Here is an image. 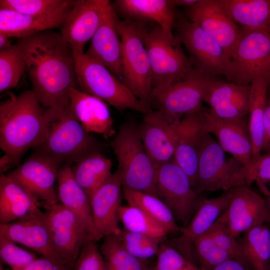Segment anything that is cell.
Wrapping results in <instances>:
<instances>
[{
  "label": "cell",
  "instance_id": "50",
  "mask_svg": "<svg viewBox=\"0 0 270 270\" xmlns=\"http://www.w3.org/2000/svg\"><path fill=\"white\" fill-rule=\"evenodd\" d=\"M198 0H168L171 7L176 6H184L187 8L194 6Z\"/></svg>",
  "mask_w": 270,
  "mask_h": 270
},
{
  "label": "cell",
  "instance_id": "48",
  "mask_svg": "<svg viewBox=\"0 0 270 270\" xmlns=\"http://www.w3.org/2000/svg\"><path fill=\"white\" fill-rule=\"evenodd\" d=\"M262 151L265 153L270 152V86L268 88V104L264 120Z\"/></svg>",
  "mask_w": 270,
  "mask_h": 270
},
{
  "label": "cell",
  "instance_id": "34",
  "mask_svg": "<svg viewBox=\"0 0 270 270\" xmlns=\"http://www.w3.org/2000/svg\"><path fill=\"white\" fill-rule=\"evenodd\" d=\"M238 242L252 270H270V229L268 224L254 226L244 233Z\"/></svg>",
  "mask_w": 270,
  "mask_h": 270
},
{
  "label": "cell",
  "instance_id": "27",
  "mask_svg": "<svg viewBox=\"0 0 270 270\" xmlns=\"http://www.w3.org/2000/svg\"><path fill=\"white\" fill-rule=\"evenodd\" d=\"M73 6L40 16L0 9V34L10 38H20L55 28H62Z\"/></svg>",
  "mask_w": 270,
  "mask_h": 270
},
{
  "label": "cell",
  "instance_id": "33",
  "mask_svg": "<svg viewBox=\"0 0 270 270\" xmlns=\"http://www.w3.org/2000/svg\"><path fill=\"white\" fill-rule=\"evenodd\" d=\"M230 16L242 28L270 32V0H220Z\"/></svg>",
  "mask_w": 270,
  "mask_h": 270
},
{
  "label": "cell",
  "instance_id": "22",
  "mask_svg": "<svg viewBox=\"0 0 270 270\" xmlns=\"http://www.w3.org/2000/svg\"><path fill=\"white\" fill-rule=\"evenodd\" d=\"M230 190L220 196L204 199L188 226L180 235L170 241L169 245L180 252L188 260L198 265L194 242L206 233L226 209L230 200Z\"/></svg>",
  "mask_w": 270,
  "mask_h": 270
},
{
  "label": "cell",
  "instance_id": "42",
  "mask_svg": "<svg viewBox=\"0 0 270 270\" xmlns=\"http://www.w3.org/2000/svg\"><path fill=\"white\" fill-rule=\"evenodd\" d=\"M238 180L240 186H248L254 182H256L268 196L270 192L264 184H270V152L261 154L248 164L242 166L239 171Z\"/></svg>",
  "mask_w": 270,
  "mask_h": 270
},
{
  "label": "cell",
  "instance_id": "53",
  "mask_svg": "<svg viewBox=\"0 0 270 270\" xmlns=\"http://www.w3.org/2000/svg\"><path fill=\"white\" fill-rule=\"evenodd\" d=\"M264 200L268 206L269 213L270 214V194L266 196V198H265Z\"/></svg>",
  "mask_w": 270,
  "mask_h": 270
},
{
  "label": "cell",
  "instance_id": "2",
  "mask_svg": "<svg viewBox=\"0 0 270 270\" xmlns=\"http://www.w3.org/2000/svg\"><path fill=\"white\" fill-rule=\"evenodd\" d=\"M62 112L44 107L32 90L18 95L8 92L0 104V147L12 166L19 164L28 150L40 144Z\"/></svg>",
  "mask_w": 270,
  "mask_h": 270
},
{
  "label": "cell",
  "instance_id": "55",
  "mask_svg": "<svg viewBox=\"0 0 270 270\" xmlns=\"http://www.w3.org/2000/svg\"><path fill=\"white\" fill-rule=\"evenodd\" d=\"M0 270H5V268H4L2 264L0 263Z\"/></svg>",
  "mask_w": 270,
  "mask_h": 270
},
{
  "label": "cell",
  "instance_id": "43",
  "mask_svg": "<svg viewBox=\"0 0 270 270\" xmlns=\"http://www.w3.org/2000/svg\"><path fill=\"white\" fill-rule=\"evenodd\" d=\"M207 232L215 243L232 258L244 265L248 270L252 268L244 256L240 244L228 231L225 224L218 218Z\"/></svg>",
  "mask_w": 270,
  "mask_h": 270
},
{
  "label": "cell",
  "instance_id": "52",
  "mask_svg": "<svg viewBox=\"0 0 270 270\" xmlns=\"http://www.w3.org/2000/svg\"><path fill=\"white\" fill-rule=\"evenodd\" d=\"M12 46L10 38L4 34H0V51L9 49Z\"/></svg>",
  "mask_w": 270,
  "mask_h": 270
},
{
  "label": "cell",
  "instance_id": "38",
  "mask_svg": "<svg viewBox=\"0 0 270 270\" xmlns=\"http://www.w3.org/2000/svg\"><path fill=\"white\" fill-rule=\"evenodd\" d=\"M119 219L128 231L164 239L168 232L140 208L131 205L122 206Z\"/></svg>",
  "mask_w": 270,
  "mask_h": 270
},
{
  "label": "cell",
  "instance_id": "23",
  "mask_svg": "<svg viewBox=\"0 0 270 270\" xmlns=\"http://www.w3.org/2000/svg\"><path fill=\"white\" fill-rule=\"evenodd\" d=\"M250 85L225 82L214 78L208 84L203 100L212 115L222 120L244 118L248 114Z\"/></svg>",
  "mask_w": 270,
  "mask_h": 270
},
{
  "label": "cell",
  "instance_id": "1",
  "mask_svg": "<svg viewBox=\"0 0 270 270\" xmlns=\"http://www.w3.org/2000/svg\"><path fill=\"white\" fill-rule=\"evenodd\" d=\"M32 90L45 108L62 112L78 88L73 52L60 33L47 30L21 38Z\"/></svg>",
  "mask_w": 270,
  "mask_h": 270
},
{
  "label": "cell",
  "instance_id": "35",
  "mask_svg": "<svg viewBox=\"0 0 270 270\" xmlns=\"http://www.w3.org/2000/svg\"><path fill=\"white\" fill-rule=\"evenodd\" d=\"M124 198L129 205L136 206L160 224L168 232L181 233L179 226L168 207L160 198L148 193L123 188Z\"/></svg>",
  "mask_w": 270,
  "mask_h": 270
},
{
  "label": "cell",
  "instance_id": "13",
  "mask_svg": "<svg viewBox=\"0 0 270 270\" xmlns=\"http://www.w3.org/2000/svg\"><path fill=\"white\" fill-rule=\"evenodd\" d=\"M214 78L216 76L196 69L186 79L164 91L152 93L151 104H154L158 110L180 120L203 108L202 102L206 88Z\"/></svg>",
  "mask_w": 270,
  "mask_h": 270
},
{
  "label": "cell",
  "instance_id": "47",
  "mask_svg": "<svg viewBox=\"0 0 270 270\" xmlns=\"http://www.w3.org/2000/svg\"><path fill=\"white\" fill-rule=\"evenodd\" d=\"M5 270H9L6 269ZM22 270H72L57 258L42 256Z\"/></svg>",
  "mask_w": 270,
  "mask_h": 270
},
{
  "label": "cell",
  "instance_id": "11",
  "mask_svg": "<svg viewBox=\"0 0 270 270\" xmlns=\"http://www.w3.org/2000/svg\"><path fill=\"white\" fill-rule=\"evenodd\" d=\"M242 165L225 152L210 134L206 132L200 150L198 168L199 193L224 191L238 186V174Z\"/></svg>",
  "mask_w": 270,
  "mask_h": 270
},
{
  "label": "cell",
  "instance_id": "8",
  "mask_svg": "<svg viewBox=\"0 0 270 270\" xmlns=\"http://www.w3.org/2000/svg\"><path fill=\"white\" fill-rule=\"evenodd\" d=\"M224 76L244 86L259 78L270 81V32L242 28Z\"/></svg>",
  "mask_w": 270,
  "mask_h": 270
},
{
  "label": "cell",
  "instance_id": "29",
  "mask_svg": "<svg viewBox=\"0 0 270 270\" xmlns=\"http://www.w3.org/2000/svg\"><path fill=\"white\" fill-rule=\"evenodd\" d=\"M114 4L116 9L130 18L152 20L168 38H176L172 34L175 14L168 0H116Z\"/></svg>",
  "mask_w": 270,
  "mask_h": 270
},
{
  "label": "cell",
  "instance_id": "14",
  "mask_svg": "<svg viewBox=\"0 0 270 270\" xmlns=\"http://www.w3.org/2000/svg\"><path fill=\"white\" fill-rule=\"evenodd\" d=\"M228 205L218 219L235 238L259 225L270 222L264 198L246 186L230 188Z\"/></svg>",
  "mask_w": 270,
  "mask_h": 270
},
{
  "label": "cell",
  "instance_id": "49",
  "mask_svg": "<svg viewBox=\"0 0 270 270\" xmlns=\"http://www.w3.org/2000/svg\"><path fill=\"white\" fill-rule=\"evenodd\" d=\"M213 270H248L244 265L238 262L230 260H228L217 267Z\"/></svg>",
  "mask_w": 270,
  "mask_h": 270
},
{
  "label": "cell",
  "instance_id": "4",
  "mask_svg": "<svg viewBox=\"0 0 270 270\" xmlns=\"http://www.w3.org/2000/svg\"><path fill=\"white\" fill-rule=\"evenodd\" d=\"M103 144L83 128L74 115L69 104L50 124L43 142L35 152L50 158L60 165H70L95 152Z\"/></svg>",
  "mask_w": 270,
  "mask_h": 270
},
{
  "label": "cell",
  "instance_id": "40",
  "mask_svg": "<svg viewBox=\"0 0 270 270\" xmlns=\"http://www.w3.org/2000/svg\"><path fill=\"white\" fill-rule=\"evenodd\" d=\"M194 250L201 270H213L222 263L232 260L217 246L207 232L195 240Z\"/></svg>",
  "mask_w": 270,
  "mask_h": 270
},
{
  "label": "cell",
  "instance_id": "30",
  "mask_svg": "<svg viewBox=\"0 0 270 270\" xmlns=\"http://www.w3.org/2000/svg\"><path fill=\"white\" fill-rule=\"evenodd\" d=\"M57 180V194L60 204L80 216L98 241L90 200L76 180L70 165L64 164L60 168Z\"/></svg>",
  "mask_w": 270,
  "mask_h": 270
},
{
  "label": "cell",
  "instance_id": "3",
  "mask_svg": "<svg viewBox=\"0 0 270 270\" xmlns=\"http://www.w3.org/2000/svg\"><path fill=\"white\" fill-rule=\"evenodd\" d=\"M110 146L118 161L117 169L123 188L141 191L158 197L157 167L146 150L138 126L130 121L122 124Z\"/></svg>",
  "mask_w": 270,
  "mask_h": 270
},
{
  "label": "cell",
  "instance_id": "37",
  "mask_svg": "<svg viewBox=\"0 0 270 270\" xmlns=\"http://www.w3.org/2000/svg\"><path fill=\"white\" fill-rule=\"evenodd\" d=\"M26 72L22 39L9 49L0 51V92L16 87Z\"/></svg>",
  "mask_w": 270,
  "mask_h": 270
},
{
  "label": "cell",
  "instance_id": "25",
  "mask_svg": "<svg viewBox=\"0 0 270 270\" xmlns=\"http://www.w3.org/2000/svg\"><path fill=\"white\" fill-rule=\"evenodd\" d=\"M0 234L42 256L58 259L52 246L45 212L40 210L11 222L0 224Z\"/></svg>",
  "mask_w": 270,
  "mask_h": 270
},
{
  "label": "cell",
  "instance_id": "12",
  "mask_svg": "<svg viewBox=\"0 0 270 270\" xmlns=\"http://www.w3.org/2000/svg\"><path fill=\"white\" fill-rule=\"evenodd\" d=\"M176 26V38L188 52L192 66L208 74L224 76L229 60L218 42L196 22L182 19Z\"/></svg>",
  "mask_w": 270,
  "mask_h": 270
},
{
  "label": "cell",
  "instance_id": "10",
  "mask_svg": "<svg viewBox=\"0 0 270 270\" xmlns=\"http://www.w3.org/2000/svg\"><path fill=\"white\" fill-rule=\"evenodd\" d=\"M156 186L158 198L168 207L176 220L186 227L202 200L174 159L157 166Z\"/></svg>",
  "mask_w": 270,
  "mask_h": 270
},
{
  "label": "cell",
  "instance_id": "32",
  "mask_svg": "<svg viewBox=\"0 0 270 270\" xmlns=\"http://www.w3.org/2000/svg\"><path fill=\"white\" fill-rule=\"evenodd\" d=\"M72 168L74 176L90 200L98 189L111 176L112 162L98 151L82 158Z\"/></svg>",
  "mask_w": 270,
  "mask_h": 270
},
{
  "label": "cell",
  "instance_id": "5",
  "mask_svg": "<svg viewBox=\"0 0 270 270\" xmlns=\"http://www.w3.org/2000/svg\"><path fill=\"white\" fill-rule=\"evenodd\" d=\"M78 88L110 104L122 113L132 110L148 114L150 106L138 98L110 70L86 53L74 55Z\"/></svg>",
  "mask_w": 270,
  "mask_h": 270
},
{
  "label": "cell",
  "instance_id": "51",
  "mask_svg": "<svg viewBox=\"0 0 270 270\" xmlns=\"http://www.w3.org/2000/svg\"><path fill=\"white\" fill-rule=\"evenodd\" d=\"M12 166L10 158L6 154H4L0 159V173L4 174Z\"/></svg>",
  "mask_w": 270,
  "mask_h": 270
},
{
  "label": "cell",
  "instance_id": "16",
  "mask_svg": "<svg viewBox=\"0 0 270 270\" xmlns=\"http://www.w3.org/2000/svg\"><path fill=\"white\" fill-rule=\"evenodd\" d=\"M191 22L196 23L224 50L229 60L239 39L240 30L220 0H198L186 9Z\"/></svg>",
  "mask_w": 270,
  "mask_h": 270
},
{
  "label": "cell",
  "instance_id": "39",
  "mask_svg": "<svg viewBox=\"0 0 270 270\" xmlns=\"http://www.w3.org/2000/svg\"><path fill=\"white\" fill-rule=\"evenodd\" d=\"M74 0H0V9L10 10L28 15L50 14L72 7Z\"/></svg>",
  "mask_w": 270,
  "mask_h": 270
},
{
  "label": "cell",
  "instance_id": "44",
  "mask_svg": "<svg viewBox=\"0 0 270 270\" xmlns=\"http://www.w3.org/2000/svg\"><path fill=\"white\" fill-rule=\"evenodd\" d=\"M38 258L34 252L18 246L0 234V263L7 265L9 270H22Z\"/></svg>",
  "mask_w": 270,
  "mask_h": 270
},
{
  "label": "cell",
  "instance_id": "41",
  "mask_svg": "<svg viewBox=\"0 0 270 270\" xmlns=\"http://www.w3.org/2000/svg\"><path fill=\"white\" fill-rule=\"evenodd\" d=\"M125 249L138 258L146 260L156 256L164 239L143 234L128 231L124 228L120 236Z\"/></svg>",
  "mask_w": 270,
  "mask_h": 270
},
{
  "label": "cell",
  "instance_id": "15",
  "mask_svg": "<svg viewBox=\"0 0 270 270\" xmlns=\"http://www.w3.org/2000/svg\"><path fill=\"white\" fill-rule=\"evenodd\" d=\"M60 164L36 152L6 174L40 200L46 209L58 203L54 183Z\"/></svg>",
  "mask_w": 270,
  "mask_h": 270
},
{
  "label": "cell",
  "instance_id": "46",
  "mask_svg": "<svg viewBox=\"0 0 270 270\" xmlns=\"http://www.w3.org/2000/svg\"><path fill=\"white\" fill-rule=\"evenodd\" d=\"M72 270H106L104 258L96 242L91 241L83 246Z\"/></svg>",
  "mask_w": 270,
  "mask_h": 270
},
{
  "label": "cell",
  "instance_id": "20",
  "mask_svg": "<svg viewBox=\"0 0 270 270\" xmlns=\"http://www.w3.org/2000/svg\"><path fill=\"white\" fill-rule=\"evenodd\" d=\"M122 187L121 177L117 169L90 200L94 225L98 240L110 235L121 234L118 214L122 206Z\"/></svg>",
  "mask_w": 270,
  "mask_h": 270
},
{
  "label": "cell",
  "instance_id": "45",
  "mask_svg": "<svg viewBox=\"0 0 270 270\" xmlns=\"http://www.w3.org/2000/svg\"><path fill=\"white\" fill-rule=\"evenodd\" d=\"M156 257L155 270H201L168 244L160 245Z\"/></svg>",
  "mask_w": 270,
  "mask_h": 270
},
{
  "label": "cell",
  "instance_id": "31",
  "mask_svg": "<svg viewBox=\"0 0 270 270\" xmlns=\"http://www.w3.org/2000/svg\"><path fill=\"white\" fill-rule=\"evenodd\" d=\"M270 86V81L262 78L254 80L250 84L248 122L252 145V160L262 154L264 120Z\"/></svg>",
  "mask_w": 270,
  "mask_h": 270
},
{
  "label": "cell",
  "instance_id": "28",
  "mask_svg": "<svg viewBox=\"0 0 270 270\" xmlns=\"http://www.w3.org/2000/svg\"><path fill=\"white\" fill-rule=\"evenodd\" d=\"M42 202L6 174L0 176V224L40 211Z\"/></svg>",
  "mask_w": 270,
  "mask_h": 270
},
{
  "label": "cell",
  "instance_id": "7",
  "mask_svg": "<svg viewBox=\"0 0 270 270\" xmlns=\"http://www.w3.org/2000/svg\"><path fill=\"white\" fill-rule=\"evenodd\" d=\"M122 46V82L140 100L151 106L152 90L150 60L143 40L141 20H118Z\"/></svg>",
  "mask_w": 270,
  "mask_h": 270
},
{
  "label": "cell",
  "instance_id": "26",
  "mask_svg": "<svg viewBox=\"0 0 270 270\" xmlns=\"http://www.w3.org/2000/svg\"><path fill=\"white\" fill-rule=\"evenodd\" d=\"M70 106L74 115L88 132L108 138L116 133L108 104L77 88L70 92Z\"/></svg>",
  "mask_w": 270,
  "mask_h": 270
},
{
  "label": "cell",
  "instance_id": "18",
  "mask_svg": "<svg viewBox=\"0 0 270 270\" xmlns=\"http://www.w3.org/2000/svg\"><path fill=\"white\" fill-rule=\"evenodd\" d=\"M108 0H77L61 28L60 34L74 55L84 54L102 20Z\"/></svg>",
  "mask_w": 270,
  "mask_h": 270
},
{
  "label": "cell",
  "instance_id": "19",
  "mask_svg": "<svg viewBox=\"0 0 270 270\" xmlns=\"http://www.w3.org/2000/svg\"><path fill=\"white\" fill-rule=\"evenodd\" d=\"M180 120L158 110L145 115L138 126L146 150L156 167L174 158Z\"/></svg>",
  "mask_w": 270,
  "mask_h": 270
},
{
  "label": "cell",
  "instance_id": "21",
  "mask_svg": "<svg viewBox=\"0 0 270 270\" xmlns=\"http://www.w3.org/2000/svg\"><path fill=\"white\" fill-rule=\"evenodd\" d=\"M116 13L108 2L101 24L86 53L122 81V46Z\"/></svg>",
  "mask_w": 270,
  "mask_h": 270
},
{
  "label": "cell",
  "instance_id": "6",
  "mask_svg": "<svg viewBox=\"0 0 270 270\" xmlns=\"http://www.w3.org/2000/svg\"><path fill=\"white\" fill-rule=\"evenodd\" d=\"M142 37L152 68V93L166 90L195 71L176 36L170 40L160 26L149 30L145 26Z\"/></svg>",
  "mask_w": 270,
  "mask_h": 270
},
{
  "label": "cell",
  "instance_id": "54",
  "mask_svg": "<svg viewBox=\"0 0 270 270\" xmlns=\"http://www.w3.org/2000/svg\"><path fill=\"white\" fill-rule=\"evenodd\" d=\"M144 270H155L154 266H148Z\"/></svg>",
  "mask_w": 270,
  "mask_h": 270
},
{
  "label": "cell",
  "instance_id": "36",
  "mask_svg": "<svg viewBox=\"0 0 270 270\" xmlns=\"http://www.w3.org/2000/svg\"><path fill=\"white\" fill-rule=\"evenodd\" d=\"M100 249L106 270H144L148 266L147 260L136 258L125 249L120 236L104 238Z\"/></svg>",
  "mask_w": 270,
  "mask_h": 270
},
{
  "label": "cell",
  "instance_id": "9",
  "mask_svg": "<svg viewBox=\"0 0 270 270\" xmlns=\"http://www.w3.org/2000/svg\"><path fill=\"white\" fill-rule=\"evenodd\" d=\"M52 243L58 258L72 270L83 246L96 236L82 220L61 204L45 211Z\"/></svg>",
  "mask_w": 270,
  "mask_h": 270
},
{
  "label": "cell",
  "instance_id": "17",
  "mask_svg": "<svg viewBox=\"0 0 270 270\" xmlns=\"http://www.w3.org/2000/svg\"><path fill=\"white\" fill-rule=\"evenodd\" d=\"M204 107L183 116L176 127V142L174 160L188 177L192 186L198 187L199 154L206 132Z\"/></svg>",
  "mask_w": 270,
  "mask_h": 270
},
{
  "label": "cell",
  "instance_id": "24",
  "mask_svg": "<svg viewBox=\"0 0 270 270\" xmlns=\"http://www.w3.org/2000/svg\"><path fill=\"white\" fill-rule=\"evenodd\" d=\"M204 131L214 134L225 152L246 166L252 160V145L248 128V122L244 118L222 120L206 110Z\"/></svg>",
  "mask_w": 270,
  "mask_h": 270
}]
</instances>
